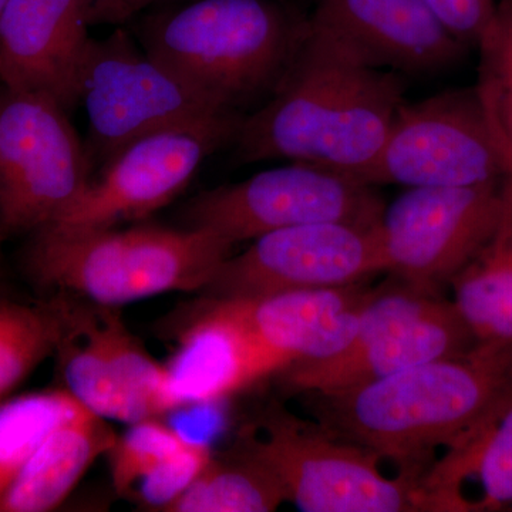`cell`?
Returning a JSON list of instances; mask_svg holds the SVG:
<instances>
[{
	"instance_id": "cell-1",
	"label": "cell",
	"mask_w": 512,
	"mask_h": 512,
	"mask_svg": "<svg viewBox=\"0 0 512 512\" xmlns=\"http://www.w3.org/2000/svg\"><path fill=\"white\" fill-rule=\"evenodd\" d=\"M404 101L400 74L363 63L309 20L282 82L242 119L237 156L242 163L285 158L359 180Z\"/></svg>"
},
{
	"instance_id": "cell-2",
	"label": "cell",
	"mask_w": 512,
	"mask_h": 512,
	"mask_svg": "<svg viewBox=\"0 0 512 512\" xmlns=\"http://www.w3.org/2000/svg\"><path fill=\"white\" fill-rule=\"evenodd\" d=\"M511 390L512 343L313 396L326 429L421 480L433 451L463 439Z\"/></svg>"
},
{
	"instance_id": "cell-3",
	"label": "cell",
	"mask_w": 512,
	"mask_h": 512,
	"mask_svg": "<svg viewBox=\"0 0 512 512\" xmlns=\"http://www.w3.org/2000/svg\"><path fill=\"white\" fill-rule=\"evenodd\" d=\"M234 245L207 229L131 227L35 232L26 268L37 284L106 308L202 292Z\"/></svg>"
},
{
	"instance_id": "cell-4",
	"label": "cell",
	"mask_w": 512,
	"mask_h": 512,
	"mask_svg": "<svg viewBox=\"0 0 512 512\" xmlns=\"http://www.w3.org/2000/svg\"><path fill=\"white\" fill-rule=\"evenodd\" d=\"M308 25L309 16L275 0H197L148 16L140 40L148 55L239 111L275 92Z\"/></svg>"
},
{
	"instance_id": "cell-5",
	"label": "cell",
	"mask_w": 512,
	"mask_h": 512,
	"mask_svg": "<svg viewBox=\"0 0 512 512\" xmlns=\"http://www.w3.org/2000/svg\"><path fill=\"white\" fill-rule=\"evenodd\" d=\"M239 447L275 477L299 511H440L423 481L384 476L375 454L279 404L245 431Z\"/></svg>"
},
{
	"instance_id": "cell-6",
	"label": "cell",
	"mask_w": 512,
	"mask_h": 512,
	"mask_svg": "<svg viewBox=\"0 0 512 512\" xmlns=\"http://www.w3.org/2000/svg\"><path fill=\"white\" fill-rule=\"evenodd\" d=\"M399 282L373 291L345 349L282 370L285 386L298 393L345 392L476 346L453 301Z\"/></svg>"
},
{
	"instance_id": "cell-7",
	"label": "cell",
	"mask_w": 512,
	"mask_h": 512,
	"mask_svg": "<svg viewBox=\"0 0 512 512\" xmlns=\"http://www.w3.org/2000/svg\"><path fill=\"white\" fill-rule=\"evenodd\" d=\"M79 101L94 146L107 158L148 134L237 111L138 49L123 29L103 40L90 39Z\"/></svg>"
},
{
	"instance_id": "cell-8",
	"label": "cell",
	"mask_w": 512,
	"mask_h": 512,
	"mask_svg": "<svg viewBox=\"0 0 512 512\" xmlns=\"http://www.w3.org/2000/svg\"><path fill=\"white\" fill-rule=\"evenodd\" d=\"M384 205L376 187L352 175L292 163L201 192L185 207L184 221L235 245L301 225L377 227Z\"/></svg>"
},
{
	"instance_id": "cell-9",
	"label": "cell",
	"mask_w": 512,
	"mask_h": 512,
	"mask_svg": "<svg viewBox=\"0 0 512 512\" xmlns=\"http://www.w3.org/2000/svg\"><path fill=\"white\" fill-rule=\"evenodd\" d=\"M66 111L43 94L0 90V235L53 224L86 190V151Z\"/></svg>"
},
{
	"instance_id": "cell-10",
	"label": "cell",
	"mask_w": 512,
	"mask_h": 512,
	"mask_svg": "<svg viewBox=\"0 0 512 512\" xmlns=\"http://www.w3.org/2000/svg\"><path fill=\"white\" fill-rule=\"evenodd\" d=\"M476 87L451 89L404 103L394 116L363 183L417 187H474L507 180Z\"/></svg>"
},
{
	"instance_id": "cell-11",
	"label": "cell",
	"mask_w": 512,
	"mask_h": 512,
	"mask_svg": "<svg viewBox=\"0 0 512 512\" xmlns=\"http://www.w3.org/2000/svg\"><path fill=\"white\" fill-rule=\"evenodd\" d=\"M510 178L474 187L406 188L379 221L386 272L420 291L448 284L503 220Z\"/></svg>"
},
{
	"instance_id": "cell-12",
	"label": "cell",
	"mask_w": 512,
	"mask_h": 512,
	"mask_svg": "<svg viewBox=\"0 0 512 512\" xmlns=\"http://www.w3.org/2000/svg\"><path fill=\"white\" fill-rule=\"evenodd\" d=\"M242 119L232 111L138 138L109 158L103 174L47 228L92 231L143 220L170 204L205 158L235 140Z\"/></svg>"
},
{
	"instance_id": "cell-13",
	"label": "cell",
	"mask_w": 512,
	"mask_h": 512,
	"mask_svg": "<svg viewBox=\"0 0 512 512\" xmlns=\"http://www.w3.org/2000/svg\"><path fill=\"white\" fill-rule=\"evenodd\" d=\"M379 227V225H377ZM377 227L312 224L278 229L229 255L202 298L237 299L365 284L386 272Z\"/></svg>"
},
{
	"instance_id": "cell-14",
	"label": "cell",
	"mask_w": 512,
	"mask_h": 512,
	"mask_svg": "<svg viewBox=\"0 0 512 512\" xmlns=\"http://www.w3.org/2000/svg\"><path fill=\"white\" fill-rule=\"evenodd\" d=\"M309 20L363 63L400 76L446 72L468 49L424 0H316Z\"/></svg>"
},
{
	"instance_id": "cell-15",
	"label": "cell",
	"mask_w": 512,
	"mask_h": 512,
	"mask_svg": "<svg viewBox=\"0 0 512 512\" xmlns=\"http://www.w3.org/2000/svg\"><path fill=\"white\" fill-rule=\"evenodd\" d=\"M82 0H6L0 10V84L43 94L64 110L79 103L92 37Z\"/></svg>"
},
{
	"instance_id": "cell-16",
	"label": "cell",
	"mask_w": 512,
	"mask_h": 512,
	"mask_svg": "<svg viewBox=\"0 0 512 512\" xmlns=\"http://www.w3.org/2000/svg\"><path fill=\"white\" fill-rule=\"evenodd\" d=\"M373 291L359 284L254 298H202V302L244 329L289 367L345 349Z\"/></svg>"
},
{
	"instance_id": "cell-17",
	"label": "cell",
	"mask_w": 512,
	"mask_h": 512,
	"mask_svg": "<svg viewBox=\"0 0 512 512\" xmlns=\"http://www.w3.org/2000/svg\"><path fill=\"white\" fill-rule=\"evenodd\" d=\"M164 366L177 409L220 402L286 369L284 360L202 301L188 312Z\"/></svg>"
},
{
	"instance_id": "cell-18",
	"label": "cell",
	"mask_w": 512,
	"mask_h": 512,
	"mask_svg": "<svg viewBox=\"0 0 512 512\" xmlns=\"http://www.w3.org/2000/svg\"><path fill=\"white\" fill-rule=\"evenodd\" d=\"M116 437L109 420L80 407L36 448L0 498V512L56 510L94 461L107 456Z\"/></svg>"
},
{
	"instance_id": "cell-19",
	"label": "cell",
	"mask_w": 512,
	"mask_h": 512,
	"mask_svg": "<svg viewBox=\"0 0 512 512\" xmlns=\"http://www.w3.org/2000/svg\"><path fill=\"white\" fill-rule=\"evenodd\" d=\"M476 481L474 512L512 511V390L448 448L423 484L439 500L441 511L464 512L463 488Z\"/></svg>"
},
{
	"instance_id": "cell-20",
	"label": "cell",
	"mask_w": 512,
	"mask_h": 512,
	"mask_svg": "<svg viewBox=\"0 0 512 512\" xmlns=\"http://www.w3.org/2000/svg\"><path fill=\"white\" fill-rule=\"evenodd\" d=\"M55 356L63 389L83 409L120 423L146 420L111 355L100 306L74 305L72 322Z\"/></svg>"
},
{
	"instance_id": "cell-21",
	"label": "cell",
	"mask_w": 512,
	"mask_h": 512,
	"mask_svg": "<svg viewBox=\"0 0 512 512\" xmlns=\"http://www.w3.org/2000/svg\"><path fill=\"white\" fill-rule=\"evenodd\" d=\"M453 303L480 348L512 343V178L503 220L476 258L450 282Z\"/></svg>"
},
{
	"instance_id": "cell-22",
	"label": "cell",
	"mask_w": 512,
	"mask_h": 512,
	"mask_svg": "<svg viewBox=\"0 0 512 512\" xmlns=\"http://www.w3.org/2000/svg\"><path fill=\"white\" fill-rule=\"evenodd\" d=\"M74 305L67 296L40 303L0 301V402L43 360L56 355Z\"/></svg>"
},
{
	"instance_id": "cell-23",
	"label": "cell",
	"mask_w": 512,
	"mask_h": 512,
	"mask_svg": "<svg viewBox=\"0 0 512 512\" xmlns=\"http://www.w3.org/2000/svg\"><path fill=\"white\" fill-rule=\"evenodd\" d=\"M281 485L238 447L210 464L165 512H271L284 503Z\"/></svg>"
},
{
	"instance_id": "cell-24",
	"label": "cell",
	"mask_w": 512,
	"mask_h": 512,
	"mask_svg": "<svg viewBox=\"0 0 512 512\" xmlns=\"http://www.w3.org/2000/svg\"><path fill=\"white\" fill-rule=\"evenodd\" d=\"M80 407L64 389L22 394L0 402V498L47 434Z\"/></svg>"
},
{
	"instance_id": "cell-25",
	"label": "cell",
	"mask_w": 512,
	"mask_h": 512,
	"mask_svg": "<svg viewBox=\"0 0 512 512\" xmlns=\"http://www.w3.org/2000/svg\"><path fill=\"white\" fill-rule=\"evenodd\" d=\"M477 49L480 63L474 87L512 178V0H497L494 18Z\"/></svg>"
},
{
	"instance_id": "cell-26",
	"label": "cell",
	"mask_w": 512,
	"mask_h": 512,
	"mask_svg": "<svg viewBox=\"0 0 512 512\" xmlns=\"http://www.w3.org/2000/svg\"><path fill=\"white\" fill-rule=\"evenodd\" d=\"M187 441V437L165 424L161 417L128 424L123 434H117L107 453L111 481L117 493L124 497L133 495L138 484L181 450Z\"/></svg>"
},
{
	"instance_id": "cell-27",
	"label": "cell",
	"mask_w": 512,
	"mask_h": 512,
	"mask_svg": "<svg viewBox=\"0 0 512 512\" xmlns=\"http://www.w3.org/2000/svg\"><path fill=\"white\" fill-rule=\"evenodd\" d=\"M212 456L207 444L188 440L181 450L138 484L133 497L148 511H167L201 476Z\"/></svg>"
},
{
	"instance_id": "cell-28",
	"label": "cell",
	"mask_w": 512,
	"mask_h": 512,
	"mask_svg": "<svg viewBox=\"0 0 512 512\" xmlns=\"http://www.w3.org/2000/svg\"><path fill=\"white\" fill-rule=\"evenodd\" d=\"M456 39L477 47L494 18L497 0H424Z\"/></svg>"
},
{
	"instance_id": "cell-29",
	"label": "cell",
	"mask_w": 512,
	"mask_h": 512,
	"mask_svg": "<svg viewBox=\"0 0 512 512\" xmlns=\"http://www.w3.org/2000/svg\"><path fill=\"white\" fill-rule=\"evenodd\" d=\"M89 25H120L146 8L144 0H82Z\"/></svg>"
},
{
	"instance_id": "cell-30",
	"label": "cell",
	"mask_w": 512,
	"mask_h": 512,
	"mask_svg": "<svg viewBox=\"0 0 512 512\" xmlns=\"http://www.w3.org/2000/svg\"><path fill=\"white\" fill-rule=\"evenodd\" d=\"M158 2V0H144V3H146V6L151 5V3Z\"/></svg>"
},
{
	"instance_id": "cell-31",
	"label": "cell",
	"mask_w": 512,
	"mask_h": 512,
	"mask_svg": "<svg viewBox=\"0 0 512 512\" xmlns=\"http://www.w3.org/2000/svg\"><path fill=\"white\" fill-rule=\"evenodd\" d=\"M6 0H0V10L5 6Z\"/></svg>"
}]
</instances>
